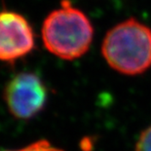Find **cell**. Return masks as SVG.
Segmentation results:
<instances>
[{"instance_id":"6da1fadb","label":"cell","mask_w":151,"mask_h":151,"mask_svg":"<svg viewBox=\"0 0 151 151\" xmlns=\"http://www.w3.org/2000/svg\"><path fill=\"white\" fill-rule=\"evenodd\" d=\"M101 54L115 71L142 74L151 67V28L134 18L119 22L105 34Z\"/></svg>"},{"instance_id":"7a4b0ae2","label":"cell","mask_w":151,"mask_h":151,"mask_svg":"<svg viewBox=\"0 0 151 151\" xmlns=\"http://www.w3.org/2000/svg\"><path fill=\"white\" fill-rule=\"evenodd\" d=\"M41 36L48 52L62 60H73L89 51L94 27L84 12L69 0H62L60 7L45 18Z\"/></svg>"},{"instance_id":"3957f363","label":"cell","mask_w":151,"mask_h":151,"mask_svg":"<svg viewBox=\"0 0 151 151\" xmlns=\"http://www.w3.org/2000/svg\"><path fill=\"white\" fill-rule=\"evenodd\" d=\"M9 111L18 119H31L44 108L47 89L40 77L32 72H21L12 77L4 90Z\"/></svg>"},{"instance_id":"277c9868","label":"cell","mask_w":151,"mask_h":151,"mask_svg":"<svg viewBox=\"0 0 151 151\" xmlns=\"http://www.w3.org/2000/svg\"><path fill=\"white\" fill-rule=\"evenodd\" d=\"M34 48V33L24 16L13 11L0 12V62L15 63Z\"/></svg>"},{"instance_id":"5b68a950","label":"cell","mask_w":151,"mask_h":151,"mask_svg":"<svg viewBox=\"0 0 151 151\" xmlns=\"http://www.w3.org/2000/svg\"><path fill=\"white\" fill-rule=\"evenodd\" d=\"M0 151H65V150L60 148V147L53 145L47 139H39L19 149H0Z\"/></svg>"},{"instance_id":"8992f818","label":"cell","mask_w":151,"mask_h":151,"mask_svg":"<svg viewBox=\"0 0 151 151\" xmlns=\"http://www.w3.org/2000/svg\"><path fill=\"white\" fill-rule=\"evenodd\" d=\"M134 151H151V126L140 133Z\"/></svg>"}]
</instances>
